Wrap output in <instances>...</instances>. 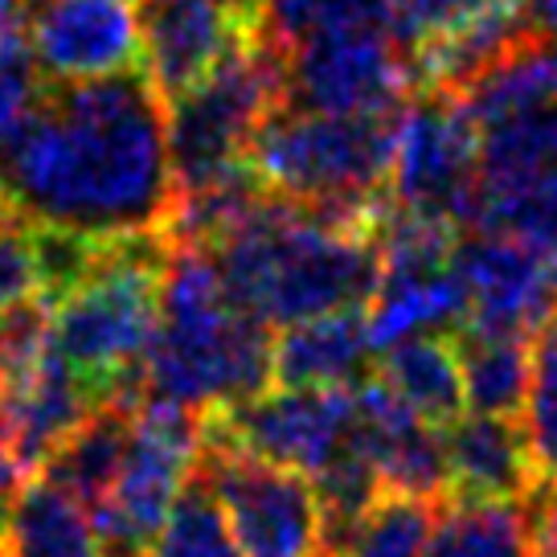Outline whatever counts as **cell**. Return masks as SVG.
<instances>
[{
  "mask_svg": "<svg viewBox=\"0 0 557 557\" xmlns=\"http://www.w3.org/2000/svg\"><path fill=\"white\" fill-rule=\"evenodd\" d=\"M0 185L29 226L95 243L164 234L176 185L169 103L144 70L41 90L0 144Z\"/></svg>",
  "mask_w": 557,
  "mask_h": 557,
  "instance_id": "6da1fadb",
  "label": "cell"
},
{
  "mask_svg": "<svg viewBox=\"0 0 557 557\" xmlns=\"http://www.w3.org/2000/svg\"><path fill=\"white\" fill-rule=\"evenodd\" d=\"M209 259L226 296L271 332L369 308L382 283L377 234L271 193L209 246Z\"/></svg>",
  "mask_w": 557,
  "mask_h": 557,
  "instance_id": "7a4b0ae2",
  "label": "cell"
},
{
  "mask_svg": "<svg viewBox=\"0 0 557 557\" xmlns=\"http://www.w3.org/2000/svg\"><path fill=\"white\" fill-rule=\"evenodd\" d=\"M275 385V332L226 296L201 246L173 243L160 329L144 357V401L193 414L234 410Z\"/></svg>",
  "mask_w": 557,
  "mask_h": 557,
  "instance_id": "3957f363",
  "label": "cell"
},
{
  "mask_svg": "<svg viewBox=\"0 0 557 557\" xmlns=\"http://www.w3.org/2000/svg\"><path fill=\"white\" fill-rule=\"evenodd\" d=\"M169 255V234L99 243L90 275L50 308L53 345L99 406L139 410L144 401V357L160 329Z\"/></svg>",
  "mask_w": 557,
  "mask_h": 557,
  "instance_id": "277c9868",
  "label": "cell"
},
{
  "mask_svg": "<svg viewBox=\"0 0 557 557\" xmlns=\"http://www.w3.org/2000/svg\"><path fill=\"white\" fill-rule=\"evenodd\" d=\"M394 136L398 115H315L283 107L250 148V173L271 197L377 234L394 206Z\"/></svg>",
  "mask_w": 557,
  "mask_h": 557,
  "instance_id": "5b68a950",
  "label": "cell"
},
{
  "mask_svg": "<svg viewBox=\"0 0 557 557\" xmlns=\"http://www.w3.org/2000/svg\"><path fill=\"white\" fill-rule=\"evenodd\" d=\"M287 107V46L275 34L238 50L206 83L169 103V160L176 197L250 164L267 120Z\"/></svg>",
  "mask_w": 557,
  "mask_h": 557,
  "instance_id": "8992f818",
  "label": "cell"
},
{
  "mask_svg": "<svg viewBox=\"0 0 557 557\" xmlns=\"http://www.w3.org/2000/svg\"><path fill=\"white\" fill-rule=\"evenodd\" d=\"M201 459V414L139 401L132 418V447L107 505L95 512V529L107 557H148L176 500L197 475Z\"/></svg>",
  "mask_w": 557,
  "mask_h": 557,
  "instance_id": "52a82bcc",
  "label": "cell"
},
{
  "mask_svg": "<svg viewBox=\"0 0 557 557\" xmlns=\"http://www.w3.org/2000/svg\"><path fill=\"white\" fill-rule=\"evenodd\" d=\"M197 480L226 512L243 557H324V512L308 475L262 463L201 422Z\"/></svg>",
  "mask_w": 557,
  "mask_h": 557,
  "instance_id": "ba28073f",
  "label": "cell"
},
{
  "mask_svg": "<svg viewBox=\"0 0 557 557\" xmlns=\"http://www.w3.org/2000/svg\"><path fill=\"white\" fill-rule=\"evenodd\" d=\"M389 197L398 209L471 230L480 209V136L463 95H414L398 111Z\"/></svg>",
  "mask_w": 557,
  "mask_h": 557,
  "instance_id": "9c48e42d",
  "label": "cell"
},
{
  "mask_svg": "<svg viewBox=\"0 0 557 557\" xmlns=\"http://www.w3.org/2000/svg\"><path fill=\"white\" fill-rule=\"evenodd\" d=\"M414 99L389 29H336L287 50V107L315 115H398Z\"/></svg>",
  "mask_w": 557,
  "mask_h": 557,
  "instance_id": "30bf717a",
  "label": "cell"
},
{
  "mask_svg": "<svg viewBox=\"0 0 557 557\" xmlns=\"http://www.w3.org/2000/svg\"><path fill=\"white\" fill-rule=\"evenodd\" d=\"M139 70L164 103L206 83L238 50L271 37L262 0H136Z\"/></svg>",
  "mask_w": 557,
  "mask_h": 557,
  "instance_id": "8fae6325",
  "label": "cell"
},
{
  "mask_svg": "<svg viewBox=\"0 0 557 557\" xmlns=\"http://www.w3.org/2000/svg\"><path fill=\"white\" fill-rule=\"evenodd\" d=\"M209 435L255 455L262 463L315 480L352 435L357 422V385L352 389H287L271 385L267 394L234 410L201 414Z\"/></svg>",
  "mask_w": 557,
  "mask_h": 557,
  "instance_id": "7c38bea8",
  "label": "cell"
},
{
  "mask_svg": "<svg viewBox=\"0 0 557 557\" xmlns=\"http://www.w3.org/2000/svg\"><path fill=\"white\" fill-rule=\"evenodd\" d=\"M455 271L468 292L463 329L533 336L557 312V259L521 238L468 230Z\"/></svg>",
  "mask_w": 557,
  "mask_h": 557,
  "instance_id": "4fadbf2b",
  "label": "cell"
},
{
  "mask_svg": "<svg viewBox=\"0 0 557 557\" xmlns=\"http://www.w3.org/2000/svg\"><path fill=\"white\" fill-rule=\"evenodd\" d=\"M25 29L50 87L99 83L139 66L136 0H34Z\"/></svg>",
  "mask_w": 557,
  "mask_h": 557,
  "instance_id": "5bb4252c",
  "label": "cell"
},
{
  "mask_svg": "<svg viewBox=\"0 0 557 557\" xmlns=\"http://www.w3.org/2000/svg\"><path fill=\"white\" fill-rule=\"evenodd\" d=\"M447 435L451 500L468 505H529L541 471L521 418L463 414Z\"/></svg>",
  "mask_w": 557,
  "mask_h": 557,
  "instance_id": "9a60e30c",
  "label": "cell"
},
{
  "mask_svg": "<svg viewBox=\"0 0 557 557\" xmlns=\"http://www.w3.org/2000/svg\"><path fill=\"white\" fill-rule=\"evenodd\" d=\"M369 308L320 315L275 336V385L287 389H352L373 373Z\"/></svg>",
  "mask_w": 557,
  "mask_h": 557,
  "instance_id": "2e32d148",
  "label": "cell"
},
{
  "mask_svg": "<svg viewBox=\"0 0 557 557\" xmlns=\"http://www.w3.org/2000/svg\"><path fill=\"white\" fill-rule=\"evenodd\" d=\"M373 377L435 431H447L468 414V389H463L455 336H414L385 348L373 366Z\"/></svg>",
  "mask_w": 557,
  "mask_h": 557,
  "instance_id": "e0dca14e",
  "label": "cell"
},
{
  "mask_svg": "<svg viewBox=\"0 0 557 557\" xmlns=\"http://www.w3.org/2000/svg\"><path fill=\"white\" fill-rule=\"evenodd\" d=\"M0 557H107L95 517L46 475L17 487L4 529Z\"/></svg>",
  "mask_w": 557,
  "mask_h": 557,
  "instance_id": "ac0fdd59",
  "label": "cell"
},
{
  "mask_svg": "<svg viewBox=\"0 0 557 557\" xmlns=\"http://www.w3.org/2000/svg\"><path fill=\"white\" fill-rule=\"evenodd\" d=\"M132 418H136V410H127V406H99L46 459V468L37 475L66 487L70 496L95 517L107 505V496H111V487H115L123 471V459H127V447H132Z\"/></svg>",
  "mask_w": 557,
  "mask_h": 557,
  "instance_id": "d6986e66",
  "label": "cell"
},
{
  "mask_svg": "<svg viewBox=\"0 0 557 557\" xmlns=\"http://www.w3.org/2000/svg\"><path fill=\"white\" fill-rule=\"evenodd\" d=\"M451 336L459 369H463V389H468V414L521 418L529 377H533V357H529L533 336L480 329H459Z\"/></svg>",
  "mask_w": 557,
  "mask_h": 557,
  "instance_id": "ffe728a7",
  "label": "cell"
},
{
  "mask_svg": "<svg viewBox=\"0 0 557 557\" xmlns=\"http://www.w3.org/2000/svg\"><path fill=\"white\" fill-rule=\"evenodd\" d=\"M422 557H541L529 505L447 500Z\"/></svg>",
  "mask_w": 557,
  "mask_h": 557,
  "instance_id": "44dd1931",
  "label": "cell"
},
{
  "mask_svg": "<svg viewBox=\"0 0 557 557\" xmlns=\"http://www.w3.org/2000/svg\"><path fill=\"white\" fill-rule=\"evenodd\" d=\"M447 500H426L410 492H382L366 517L348 529L324 557H422L435 537Z\"/></svg>",
  "mask_w": 557,
  "mask_h": 557,
  "instance_id": "7402d4cb",
  "label": "cell"
},
{
  "mask_svg": "<svg viewBox=\"0 0 557 557\" xmlns=\"http://www.w3.org/2000/svg\"><path fill=\"white\" fill-rule=\"evenodd\" d=\"M524 0H389L385 9V29L401 53L422 50L431 41L455 37L480 25V21L508 13Z\"/></svg>",
  "mask_w": 557,
  "mask_h": 557,
  "instance_id": "603a6c76",
  "label": "cell"
},
{
  "mask_svg": "<svg viewBox=\"0 0 557 557\" xmlns=\"http://www.w3.org/2000/svg\"><path fill=\"white\" fill-rule=\"evenodd\" d=\"M148 557H243L238 541L230 533L226 512L209 496V487L193 475L185 496L176 500L169 524L160 529Z\"/></svg>",
  "mask_w": 557,
  "mask_h": 557,
  "instance_id": "cb8c5ba5",
  "label": "cell"
},
{
  "mask_svg": "<svg viewBox=\"0 0 557 557\" xmlns=\"http://www.w3.org/2000/svg\"><path fill=\"white\" fill-rule=\"evenodd\" d=\"M529 357H533V377H529L521 426L537 459L541 484H545L557 475V312L533 332Z\"/></svg>",
  "mask_w": 557,
  "mask_h": 557,
  "instance_id": "d4e9b609",
  "label": "cell"
},
{
  "mask_svg": "<svg viewBox=\"0 0 557 557\" xmlns=\"http://www.w3.org/2000/svg\"><path fill=\"white\" fill-rule=\"evenodd\" d=\"M262 4L271 34L287 50L336 29H369V25L385 29V9H389V0H262Z\"/></svg>",
  "mask_w": 557,
  "mask_h": 557,
  "instance_id": "484cf974",
  "label": "cell"
},
{
  "mask_svg": "<svg viewBox=\"0 0 557 557\" xmlns=\"http://www.w3.org/2000/svg\"><path fill=\"white\" fill-rule=\"evenodd\" d=\"M41 299V267H37L34 226L17 218L0 230V312Z\"/></svg>",
  "mask_w": 557,
  "mask_h": 557,
  "instance_id": "4316f807",
  "label": "cell"
},
{
  "mask_svg": "<svg viewBox=\"0 0 557 557\" xmlns=\"http://www.w3.org/2000/svg\"><path fill=\"white\" fill-rule=\"evenodd\" d=\"M529 517H533V533L537 545H557V475L533 492L529 500Z\"/></svg>",
  "mask_w": 557,
  "mask_h": 557,
  "instance_id": "83f0119b",
  "label": "cell"
},
{
  "mask_svg": "<svg viewBox=\"0 0 557 557\" xmlns=\"http://www.w3.org/2000/svg\"><path fill=\"white\" fill-rule=\"evenodd\" d=\"M21 484H25V480H21L17 463H13V447H9V422H4V410H0V508L17 496Z\"/></svg>",
  "mask_w": 557,
  "mask_h": 557,
  "instance_id": "f1b7e54d",
  "label": "cell"
},
{
  "mask_svg": "<svg viewBox=\"0 0 557 557\" xmlns=\"http://www.w3.org/2000/svg\"><path fill=\"white\" fill-rule=\"evenodd\" d=\"M529 9H533V17H537L541 34L557 41V0H529Z\"/></svg>",
  "mask_w": 557,
  "mask_h": 557,
  "instance_id": "f546056e",
  "label": "cell"
},
{
  "mask_svg": "<svg viewBox=\"0 0 557 557\" xmlns=\"http://www.w3.org/2000/svg\"><path fill=\"white\" fill-rule=\"evenodd\" d=\"M13 222H17V209H13L9 193H4V185H0V230H9Z\"/></svg>",
  "mask_w": 557,
  "mask_h": 557,
  "instance_id": "4dcf8cb0",
  "label": "cell"
},
{
  "mask_svg": "<svg viewBox=\"0 0 557 557\" xmlns=\"http://www.w3.org/2000/svg\"><path fill=\"white\" fill-rule=\"evenodd\" d=\"M17 13H21V0H0V29H4V25H13Z\"/></svg>",
  "mask_w": 557,
  "mask_h": 557,
  "instance_id": "1f68e13d",
  "label": "cell"
},
{
  "mask_svg": "<svg viewBox=\"0 0 557 557\" xmlns=\"http://www.w3.org/2000/svg\"><path fill=\"white\" fill-rule=\"evenodd\" d=\"M541 557H557V545H537Z\"/></svg>",
  "mask_w": 557,
  "mask_h": 557,
  "instance_id": "d6a6232c",
  "label": "cell"
}]
</instances>
